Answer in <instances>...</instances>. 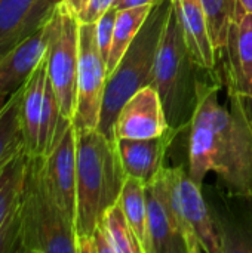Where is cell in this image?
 I'll return each instance as SVG.
<instances>
[{"instance_id":"obj_23","label":"cell","mask_w":252,"mask_h":253,"mask_svg":"<svg viewBox=\"0 0 252 253\" xmlns=\"http://www.w3.org/2000/svg\"><path fill=\"white\" fill-rule=\"evenodd\" d=\"M27 159L28 154L22 150L0 169V221L21 199Z\"/></svg>"},{"instance_id":"obj_5","label":"cell","mask_w":252,"mask_h":253,"mask_svg":"<svg viewBox=\"0 0 252 253\" xmlns=\"http://www.w3.org/2000/svg\"><path fill=\"white\" fill-rule=\"evenodd\" d=\"M195 68L199 67L192 61L180 16L172 4L156 53L151 86L160 96L169 126L175 129L190 127L198 87Z\"/></svg>"},{"instance_id":"obj_7","label":"cell","mask_w":252,"mask_h":253,"mask_svg":"<svg viewBox=\"0 0 252 253\" xmlns=\"http://www.w3.org/2000/svg\"><path fill=\"white\" fill-rule=\"evenodd\" d=\"M55 16V28L46 53L48 79L58 96L61 114L73 120L79 68V21L61 4Z\"/></svg>"},{"instance_id":"obj_2","label":"cell","mask_w":252,"mask_h":253,"mask_svg":"<svg viewBox=\"0 0 252 253\" xmlns=\"http://www.w3.org/2000/svg\"><path fill=\"white\" fill-rule=\"evenodd\" d=\"M76 242L91 239L102 215L119 202L126 179L116 141L100 130H76Z\"/></svg>"},{"instance_id":"obj_27","label":"cell","mask_w":252,"mask_h":253,"mask_svg":"<svg viewBox=\"0 0 252 253\" xmlns=\"http://www.w3.org/2000/svg\"><path fill=\"white\" fill-rule=\"evenodd\" d=\"M116 13H117V7L113 6L111 9H108L97 22H95V37H97V44L100 49V53L102 56V59L107 64L108 59V53L111 49V43H113V34H114V21H116Z\"/></svg>"},{"instance_id":"obj_29","label":"cell","mask_w":252,"mask_h":253,"mask_svg":"<svg viewBox=\"0 0 252 253\" xmlns=\"http://www.w3.org/2000/svg\"><path fill=\"white\" fill-rule=\"evenodd\" d=\"M160 0H117L116 7L117 9H126V7H135V6H144V4H156Z\"/></svg>"},{"instance_id":"obj_33","label":"cell","mask_w":252,"mask_h":253,"mask_svg":"<svg viewBox=\"0 0 252 253\" xmlns=\"http://www.w3.org/2000/svg\"><path fill=\"white\" fill-rule=\"evenodd\" d=\"M7 101H9V96L0 92V113H1V111H3V108L6 107Z\"/></svg>"},{"instance_id":"obj_9","label":"cell","mask_w":252,"mask_h":253,"mask_svg":"<svg viewBox=\"0 0 252 253\" xmlns=\"http://www.w3.org/2000/svg\"><path fill=\"white\" fill-rule=\"evenodd\" d=\"M45 176L50 193L74 227L76 179H77V138L73 120L62 116L55 142L43 157Z\"/></svg>"},{"instance_id":"obj_32","label":"cell","mask_w":252,"mask_h":253,"mask_svg":"<svg viewBox=\"0 0 252 253\" xmlns=\"http://www.w3.org/2000/svg\"><path fill=\"white\" fill-rule=\"evenodd\" d=\"M247 13H252V0H238Z\"/></svg>"},{"instance_id":"obj_24","label":"cell","mask_w":252,"mask_h":253,"mask_svg":"<svg viewBox=\"0 0 252 253\" xmlns=\"http://www.w3.org/2000/svg\"><path fill=\"white\" fill-rule=\"evenodd\" d=\"M100 225L107 233L114 253H143V248L134 230L131 228L119 202L102 215Z\"/></svg>"},{"instance_id":"obj_1","label":"cell","mask_w":252,"mask_h":253,"mask_svg":"<svg viewBox=\"0 0 252 253\" xmlns=\"http://www.w3.org/2000/svg\"><path fill=\"white\" fill-rule=\"evenodd\" d=\"M218 89V83L198 79L196 107L212 127V172L226 191L252 196V126L244 101L229 95L230 108H226Z\"/></svg>"},{"instance_id":"obj_8","label":"cell","mask_w":252,"mask_h":253,"mask_svg":"<svg viewBox=\"0 0 252 253\" xmlns=\"http://www.w3.org/2000/svg\"><path fill=\"white\" fill-rule=\"evenodd\" d=\"M105 82L107 68L97 44L95 24L79 22V68L73 117L77 132L98 127Z\"/></svg>"},{"instance_id":"obj_11","label":"cell","mask_w":252,"mask_h":253,"mask_svg":"<svg viewBox=\"0 0 252 253\" xmlns=\"http://www.w3.org/2000/svg\"><path fill=\"white\" fill-rule=\"evenodd\" d=\"M165 168L151 184L146 185L149 253H187L171 205Z\"/></svg>"},{"instance_id":"obj_28","label":"cell","mask_w":252,"mask_h":253,"mask_svg":"<svg viewBox=\"0 0 252 253\" xmlns=\"http://www.w3.org/2000/svg\"><path fill=\"white\" fill-rule=\"evenodd\" d=\"M117 0H89L86 6L76 15L79 22L95 24L108 9L116 6Z\"/></svg>"},{"instance_id":"obj_18","label":"cell","mask_w":252,"mask_h":253,"mask_svg":"<svg viewBox=\"0 0 252 253\" xmlns=\"http://www.w3.org/2000/svg\"><path fill=\"white\" fill-rule=\"evenodd\" d=\"M154 4H144V6H135V7H126V9H117L116 21H114V34H113V43L108 53V59L105 64L107 68V77L116 70L119 61L122 59L123 53L132 43V40L140 33L143 24L149 18L151 9Z\"/></svg>"},{"instance_id":"obj_14","label":"cell","mask_w":252,"mask_h":253,"mask_svg":"<svg viewBox=\"0 0 252 253\" xmlns=\"http://www.w3.org/2000/svg\"><path fill=\"white\" fill-rule=\"evenodd\" d=\"M223 56L227 93L252 98V13H247L239 1Z\"/></svg>"},{"instance_id":"obj_31","label":"cell","mask_w":252,"mask_h":253,"mask_svg":"<svg viewBox=\"0 0 252 253\" xmlns=\"http://www.w3.org/2000/svg\"><path fill=\"white\" fill-rule=\"evenodd\" d=\"M244 101V105H245V111H247V116H248V120L252 126V98L248 99H242Z\"/></svg>"},{"instance_id":"obj_16","label":"cell","mask_w":252,"mask_h":253,"mask_svg":"<svg viewBox=\"0 0 252 253\" xmlns=\"http://www.w3.org/2000/svg\"><path fill=\"white\" fill-rule=\"evenodd\" d=\"M48 83L46 56L21 87L19 120L24 150L28 156H39V132Z\"/></svg>"},{"instance_id":"obj_19","label":"cell","mask_w":252,"mask_h":253,"mask_svg":"<svg viewBox=\"0 0 252 253\" xmlns=\"http://www.w3.org/2000/svg\"><path fill=\"white\" fill-rule=\"evenodd\" d=\"M119 203L122 211L134 230L141 248L143 253H149V233H147V194L146 185L132 178L126 176Z\"/></svg>"},{"instance_id":"obj_30","label":"cell","mask_w":252,"mask_h":253,"mask_svg":"<svg viewBox=\"0 0 252 253\" xmlns=\"http://www.w3.org/2000/svg\"><path fill=\"white\" fill-rule=\"evenodd\" d=\"M88 1H89V0H64V1L61 3V6H62L64 9H67L68 12H71L73 15H77V13L86 6Z\"/></svg>"},{"instance_id":"obj_12","label":"cell","mask_w":252,"mask_h":253,"mask_svg":"<svg viewBox=\"0 0 252 253\" xmlns=\"http://www.w3.org/2000/svg\"><path fill=\"white\" fill-rule=\"evenodd\" d=\"M171 127L157 90L149 84L123 104L116 117L113 133L114 141L120 138L144 139L160 136Z\"/></svg>"},{"instance_id":"obj_3","label":"cell","mask_w":252,"mask_h":253,"mask_svg":"<svg viewBox=\"0 0 252 253\" xmlns=\"http://www.w3.org/2000/svg\"><path fill=\"white\" fill-rule=\"evenodd\" d=\"M172 4V0H160L153 6L149 18L123 53L116 70L107 77L97 130L111 141H114V122L123 104L135 92L153 82L156 53Z\"/></svg>"},{"instance_id":"obj_17","label":"cell","mask_w":252,"mask_h":253,"mask_svg":"<svg viewBox=\"0 0 252 253\" xmlns=\"http://www.w3.org/2000/svg\"><path fill=\"white\" fill-rule=\"evenodd\" d=\"M174 6L184 30L192 61L201 70L214 71L217 55L208 33L202 0H174Z\"/></svg>"},{"instance_id":"obj_15","label":"cell","mask_w":252,"mask_h":253,"mask_svg":"<svg viewBox=\"0 0 252 253\" xmlns=\"http://www.w3.org/2000/svg\"><path fill=\"white\" fill-rule=\"evenodd\" d=\"M181 129L171 127L160 136L144 139H116L117 151L126 176L151 184L165 168V157Z\"/></svg>"},{"instance_id":"obj_4","label":"cell","mask_w":252,"mask_h":253,"mask_svg":"<svg viewBox=\"0 0 252 253\" xmlns=\"http://www.w3.org/2000/svg\"><path fill=\"white\" fill-rule=\"evenodd\" d=\"M22 253H77L74 227L45 176L43 156H28L21 194Z\"/></svg>"},{"instance_id":"obj_22","label":"cell","mask_w":252,"mask_h":253,"mask_svg":"<svg viewBox=\"0 0 252 253\" xmlns=\"http://www.w3.org/2000/svg\"><path fill=\"white\" fill-rule=\"evenodd\" d=\"M34 0H0V56L21 40Z\"/></svg>"},{"instance_id":"obj_13","label":"cell","mask_w":252,"mask_h":253,"mask_svg":"<svg viewBox=\"0 0 252 253\" xmlns=\"http://www.w3.org/2000/svg\"><path fill=\"white\" fill-rule=\"evenodd\" d=\"M56 12V10H55ZM55 13L36 31L24 37L0 56V92L15 93L45 59L55 28Z\"/></svg>"},{"instance_id":"obj_10","label":"cell","mask_w":252,"mask_h":253,"mask_svg":"<svg viewBox=\"0 0 252 253\" xmlns=\"http://www.w3.org/2000/svg\"><path fill=\"white\" fill-rule=\"evenodd\" d=\"M208 203L223 253L252 252V196L218 188Z\"/></svg>"},{"instance_id":"obj_25","label":"cell","mask_w":252,"mask_h":253,"mask_svg":"<svg viewBox=\"0 0 252 253\" xmlns=\"http://www.w3.org/2000/svg\"><path fill=\"white\" fill-rule=\"evenodd\" d=\"M0 253H22L21 199L0 221Z\"/></svg>"},{"instance_id":"obj_21","label":"cell","mask_w":252,"mask_h":253,"mask_svg":"<svg viewBox=\"0 0 252 253\" xmlns=\"http://www.w3.org/2000/svg\"><path fill=\"white\" fill-rule=\"evenodd\" d=\"M202 6L206 16L208 33L218 59L227 44L229 31L238 10V0H202Z\"/></svg>"},{"instance_id":"obj_20","label":"cell","mask_w":252,"mask_h":253,"mask_svg":"<svg viewBox=\"0 0 252 253\" xmlns=\"http://www.w3.org/2000/svg\"><path fill=\"white\" fill-rule=\"evenodd\" d=\"M21 87L9 96L6 107L0 113V169L24 150L19 120Z\"/></svg>"},{"instance_id":"obj_6","label":"cell","mask_w":252,"mask_h":253,"mask_svg":"<svg viewBox=\"0 0 252 253\" xmlns=\"http://www.w3.org/2000/svg\"><path fill=\"white\" fill-rule=\"evenodd\" d=\"M169 199L187 253H223L202 187L184 169L165 168Z\"/></svg>"},{"instance_id":"obj_26","label":"cell","mask_w":252,"mask_h":253,"mask_svg":"<svg viewBox=\"0 0 252 253\" xmlns=\"http://www.w3.org/2000/svg\"><path fill=\"white\" fill-rule=\"evenodd\" d=\"M62 1L64 0H34L33 7H31L28 18L25 21V25L22 28L21 40L24 37H27L28 34H31L33 31H36L37 28H40L55 13V10L59 7V4Z\"/></svg>"}]
</instances>
